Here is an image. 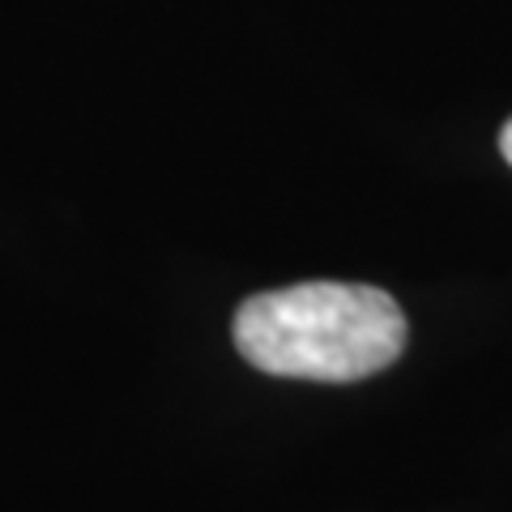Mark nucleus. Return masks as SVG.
I'll return each mask as SVG.
<instances>
[{
  "mask_svg": "<svg viewBox=\"0 0 512 512\" xmlns=\"http://www.w3.org/2000/svg\"><path fill=\"white\" fill-rule=\"evenodd\" d=\"M397 299L359 282H295L239 303L235 350L269 376L350 384L384 372L406 350Z\"/></svg>",
  "mask_w": 512,
  "mask_h": 512,
  "instance_id": "f257e3e1",
  "label": "nucleus"
},
{
  "mask_svg": "<svg viewBox=\"0 0 512 512\" xmlns=\"http://www.w3.org/2000/svg\"><path fill=\"white\" fill-rule=\"evenodd\" d=\"M500 154L508 158V163H512V120L500 128Z\"/></svg>",
  "mask_w": 512,
  "mask_h": 512,
  "instance_id": "f03ea898",
  "label": "nucleus"
}]
</instances>
